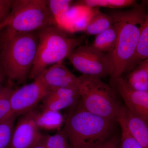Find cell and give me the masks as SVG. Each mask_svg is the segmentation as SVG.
I'll return each instance as SVG.
<instances>
[{
	"label": "cell",
	"instance_id": "2e32d148",
	"mask_svg": "<svg viewBox=\"0 0 148 148\" xmlns=\"http://www.w3.org/2000/svg\"><path fill=\"white\" fill-rule=\"evenodd\" d=\"M36 121L40 129L57 130L61 129L64 118L59 111L42 110L38 114Z\"/></svg>",
	"mask_w": 148,
	"mask_h": 148
},
{
	"label": "cell",
	"instance_id": "ba28073f",
	"mask_svg": "<svg viewBox=\"0 0 148 148\" xmlns=\"http://www.w3.org/2000/svg\"><path fill=\"white\" fill-rule=\"evenodd\" d=\"M34 82L14 90L10 97L12 113L21 116L35 110L38 104L51 93L39 78Z\"/></svg>",
	"mask_w": 148,
	"mask_h": 148
},
{
	"label": "cell",
	"instance_id": "f546056e",
	"mask_svg": "<svg viewBox=\"0 0 148 148\" xmlns=\"http://www.w3.org/2000/svg\"><path fill=\"white\" fill-rule=\"evenodd\" d=\"M1 30V24H0V30Z\"/></svg>",
	"mask_w": 148,
	"mask_h": 148
},
{
	"label": "cell",
	"instance_id": "d4e9b609",
	"mask_svg": "<svg viewBox=\"0 0 148 148\" xmlns=\"http://www.w3.org/2000/svg\"><path fill=\"white\" fill-rule=\"evenodd\" d=\"M14 0H0V24L5 21L10 14Z\"/></svg>",
	"mask_w": 148,
	"mask_h": 148
},
{
	"label": "cell",
	"instance_id": "83f0119b",
	"mask_svg": "<svg viewBox=\"0 0 148 148\" xmlns=\"http://www.w3.org/2000/svg\"><path fill=\"white\" fill-rule=\"evenodd\" d=\"M5 76L6 75L3 69L1 64L0 63V90H1L2 87H3L2 86V83L5 77Z\"/></svg>",
	"mask_w": 148,
	"mask_h": 148
},
{
	"label": "cell",
	"instance_id": "ffe728a7",
	"mask_svg": "<svg viewBox=\"0 0 148 148\" xmlns=\"http://www.w3.org/2000/svg\"><path fill=\"white\" fill-rule=\"evenodd\" d=\"M77 3L95 8L99 7L116 9L128 7L135 5L136 1L133 0H82Z\"/></svg>",
	"mask_w": 148,
	"mask_h": 148
},
{
	"label": "cell",
	"instance_id": "cb8c5ba5",
	"mask_svg": "<svg viewBox=\"0 0 148 148\" xmlns=\"http://www.w3.org/2000/svg\"><path fill=\"white\" fill-rule=\"evenodd\" d=\"M48 7L55 19L66 13L72 5L70 0H47Z\"/></svg>",
	"mask_w": 148,
	"mask_h": 148
},
{
	"label": "cell",
	"instance_id": "603a6c76",
	"mask_svg": "<svg viewBox=\"0 0 148 148\" xmlns=\"http://www.w3.org/2000/svg\"><path fill=\"white\" fill-rule=\"evenodd\" d=\"M45 148H73L63 129L58 130L54 135H47Z\"/></svg>",
	"mask_w": 148,
	"mask_h": 148
},
{
	"label": "cell",
	"instance_id": "4fadbf2b",
	"mask_svg": "<svg viewBox=\"0 0 148 148\" xmlns=\"http://www.w3.org/2000/svg\"><path fill=\"white\" fill-rule=\"evenodd\" d=\"M125 115L130 132L143 148H148V123L136 116L126 107Z\"/></svg>",
	"mask_w": 148,
	"mask_h": 148
},
{
	"label": "cell",
	"instance_id": "e0dca14e",
	"mask_svg": "<svg viewBox=\"0 0 148 148\" xmlns=\"http://www.w3.org/2000/svg\"><path fill=\"white\" fill-rule=\"evenodd\" d=\"M148 58V11L144 22L136 52L130 62L126 71L132 69L136 64Z\"/></svg>",
	"mask_w": 148,
	"mask_h": 148
},
{
	"label": "cell",
	"instance_id": "30bf717a",
	"mask_svg": "<svg viewBox=\"0 0 148 148\" xmlns=\"http://www.w3.org/2000/svg\"><path fill=\"white\" fill-rule=\"evenodd\" d=\"M111 82L123 99L126 108L148 123V91L132 89L122 77Z\"/></svg>",
	"mask_w": 148,
	"mask_h": 148
},
{
	"label": "cell",
	"instance_id": "3957f363",
	"mask_svg": "<svg viewBox=\"0 0 148 148\" xmlns=\"http://www.w3.org/2000/svg\"><path fill=\"white\" fill-rule=\"evenodd\" d=\"M39 41L36 59L29 75L34 80L49 66L63 63L85 39L86 36H69L58 25L45 27L38 31Z\"/></svg>",
	"mask_w": 148,
	"mask_h": 148
},
{
	"label": "cell",
	"instance_id": "277c9868",
	"mask_svg": "<svg viewBox=\"0 0 148 148\" xmlns=\"http://www.w3.org/2000/svg\"><path fill=\"white\" fill-rule=\"evenodd\" d=\"M1 25L6 29L2 45L16 35L58 25L46 0H14L10 14Z\"/></svg>",
	"mask_w": 148,
	"mask_h": 148
},
{
	"label": "cell",
	"instance_id": "9a60e30c",
	"mask_svg": "<svg viewBox=\"0 0 148 148\" xmlns=\"http://www.w3.org/2000/svg\"><path fill=\"white\" fill-rule=\"evenodd\" d=\"M118 35V27L115 22L114 24L110 28L96 36L91 46L103 53L109 52L110 54L115 47Z\"/></svg>",
	"mask_w": 148,
	"mask_h": 148
},
{
	"label": "cell",
	"instance_id": "6da1fadb",
	"mask_svg": "<svg viewBox=\"0 0 148 148\" xmlns=\"http://www.w3.org/2000/svg\"><path fill=\"white\" fill-rule=\"evenodd\" d=\"M147 12L143 6L127 10L112 12L110 16L117 24L118 35L115 47L109 54L113 66L111 80L122 77L135 55Z\"/></svg>",
	"mask_w": 148,
	"mask_h": 148
},
{
	"label": "cell",
	"instance_id": "ac0fdd59",
	"mask_svg": "<svg viewBox=\"0 0 148 148\" xmlns=\"http://www.w3.org/2000/svg\"><path fill=\"white\" fill-rule=\"evenodd\" d=\"M131 72L127 77V82L134 90L148 91V72L143 62Z\"/></svg>",
	"mask_w": 148,
	"mask_h": 148
},
{
	"label": "cell",
	"instance_id": "7c38bea8",
	"mask_svg": "<svg viewBox=\"0 0 148 148\" xmlns=\"http://www.w3.org/2000/svg\"><path fill=\"white\" fill-rule=\"evenodd\" d=\"M80 99L78 88H60L50 93L42 101V110L60 111L72 107Z\"/></svg>",
	"mask_w": 148,
	"mask_h": 148
},
{
	"label": "cell",
	"instance_id": "5bb4252c",
	"mask_svg": "<svg viewBox=\"0 0 148 148\" xmlns=\"http://www.w3.org/2000/svg\"><path fill=\"white\" fill-rule=\"evenodd\" d=\"M114 23L112 16L103 13L99 8H95L84 32L87 35L97 36L110 28Z\"/></svg>",
	"mask_w": 148,
	"mask_h": 148
},
{
	"label": "cell",
	"instance_id": "d6986e66",
	"mask_svg": "<svg viewBox=\"0 0 148 148\" xmlns=\"http://www.w3.org/2000/svg\"><path fill=\"white\" fill-rule=\"evenodd\" d=\"M125 112V107L122 106L117 120L121 131L119 148H143L130 132L126 123Z\"/></svg>",
	"mask_w": 148,
	"mask_h": 148
},
{
	"label": "cell",
	"instance_id": "52a82bcc",
	"mask_svg": "<svg viewBox=\"0 0 148 148\" xmlns=\"http://www.w3.org/2000/svg\"><path fill=\"white\" fill-rule=\"evenodd\" d=\"M77 71L82 75L101 79L111 76L113 66L109 55L90 46L80 45L72 51L68 57Z\"/></svg>",
	"mask_w": 148,
	"mask_h": 148
},
{
	"label": "cell",
	"instance_id": "f1b7e54d",
	"mask_svg": "<svg viewBox=\"0 0 148 148\" xmlns=\"http://www.w3.org/2000/svg\"><path fill=\"white\" fill-rule=\"evenodd\" d=\"M142 62L143 63V64H144L145 66L147 69V70L148 72V58L147 59H146L145 61H142Z\"/></svg>",
	"mask_w": 148,
	"mask_h": 148
},
{
	"label": "cell",
	"instance_id": "9c48e42d",
	"mask_svg": "<svg viewBox=\"0 0 148 148\" xmlns=\"http://www.w3.org/2000/svg\"><path fill=\"white\" fill-rule=\"evenodd\" d=\"M36 109L21 116L14 126L8 148H31L42 134L37 123Z\"/></svg>",
	"mask_w": 148,
	"mask_h": 148
},
{
	"label": "cell",
	"instance_id": "7a4b0ae2",
	"mask_svg": "<svg viewBox=\"0 0 148 148\" xmlns=\"http://www.w3.org/2000/svg\"><path fill=\"white\" fill-rule=\"evenodd\" d=\"M64 130L73 148H94L109 138L116 122L90 112L80 100L72 106Z\"/></svg>",
	"mask_w": 148,
	"mask_h": 148
},
{
	"label": "cell",
	"instance_id": "7402d4cb",
	"mask_svg": "<svg viewBox=\"0 0 148 148\" xmlns=\"http://www.w3.org/2000/svg\"><path fill=\"white\" fill-rule=\"evenodd\" d=\"M13 90L10 86H3L0 90V123L12 115L10 97Z\"/></svg>",
	"mask_w": 148,
	"mask_h": 148
},
{
	"label": "cell",
	"instance_id": "8992f818",
	"mask_svg": "<svg viewBox=\"0 0 148 148\" xmlns=\"http://www.w3.org/2000/svg\"><path fill=\"white\" fill-rule=\"evenodd\" d=\"M80 100L92 113L117 122L121 107L114 90L99 77L82 75L77 77Z\"/></svg>",
	"mask_w": 148,
	"mask_h": 148
},
{
	"label": "cell",
	"instance_id": "44dd1931",
	"mask_svg": "<svg viewBox=\"0 0 148 148\" xmlns=\"http://www.w3.org/2000/svg\"><path fill=\"white\" fill-rule=\"evenodd\" d=\"M16 117L12 115L0 123V148L9 147Z\"/></svg>",
	"mask_w": 148,
	"mask_h": 148
},
{
	"label": "cell",
	"instance_id": "4316f807",
	"mask_svg": "<svg viewBox=\"0 0 148 148\" xmlns=\"http://www.w3.org/2000/svg\"><path fill=\"white\" fill-rule=\"evenodd\" d=\"M47 135L41 134L31 148H45Z\"/></svg>",
	"mask_w": 148,
	"mask_h": 148
},
{
	"label": "cell",
	"instance_id": "8fae6325",
	"mask_svg": "<svg viewBox=\"0 0 148 148\" xmlns=\"http://www.w3.org/2000/svg\"><path fill=\"white\" fill-rule=\"evenodd\" d=\"M37 77L51 92L60 88H78L77 77L63 63L49 66Z\"/></svg>",
	"mask_w": 148,
	"mask_h": 148
},
{
	"label": "cell",
	"instance_id": "5b68a950",
	"mask_svg": "<svg viewBox=\"0 0 148 148\" xmlns=\"http://www.w3.org/2000/svg\"><path fill=\"white\" fill-rule=\"evenodd\" d=\"M38 41L37 31L16 35L2 45L0 63L10 79L22 84L29 78Z\"/></svg>",
	"mask_w": 148,
	"mask_h": 148
},
{
	"label": "cell",
	"instance_id": "484cf974",
	"mask_svg": "<svg viewBox=\"0 0 148 148\" xmlns=\"http://www.w3.org/2000/svg\"><path fill=\"white\" fill-rule=\"evenodd\" d=\"M120 140L116 136L111 137L108 140L94 148H119Z\"/></svg>",
	"mask_w": 148,
	"mask_h": 148
}]
</instances>
